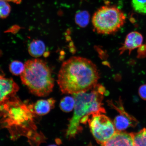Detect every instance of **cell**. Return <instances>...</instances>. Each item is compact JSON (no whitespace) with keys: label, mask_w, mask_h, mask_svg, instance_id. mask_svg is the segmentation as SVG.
<instances>
[{"label":"cell","mask_w":146,"mask_h":146,"mask_svg":"<svg viewBox=\"0 0 146 146\" xmlns=\"http://www.w3.org/2000/svg\"><path fill=\"white\" fill-rule=\"evenodd\" d=\"M36 115L33 104L27 105L15 96L0 104V129H8L12 140L25 137L31 145H39L46 138L38 131Z\"/></svg>","instance_id":"1"},{"label":"cell","mask_w":146,"mask_h":146,"mask_svg":"<svg viewBox=\"0 0 146 146\" xmlns=\"http://www.w3.org/2000/svg\"><path fill=\"white\" fill-rule=\"evenodd\" d=\"M100 78L97 67L90 60L74 56L63 63L57 83L63 94H74L90 90Z\"/></svg>","instance_id":"2"},{"label":"cell","mask_w":146,"mask_h":146,"mask_svg":"<svg viewBox=\"0 0 146 146\" xmlns=\"http://www.w3.org/2000/svg\"><path fill=\"white\" fill-rule=\"evenodd\" d=\"M106 92L105 88L97 84L90 90L74 94L75 100L74 115L68 125L66 132L67 138L75 137L81 132L80 123L85 124L93 114L106 113L103 101Z\"/></svg>","instance_id":"3"},{"label":"cell","mask_w":146,"mask_h":146,"mask_svg":"<svg viewBox=\"0 0 146 146\" xmlns=\"http://www.w3.org/2000/svg\"><path fill=\"white\" fill-rule=\"evenodd\" d=\"M25 64V70L21 75L23 84L35 95L48 96L52 91L54 80L46 63L36 59L28 60Z\"/></svg>","instance_id":"4"},{"label":"cell","mask_w":146,"mask_h":146,"mask_svg":"<svg viewBox=\"0 0 146 146\" xmlns=\"http://www.w3.org/2000/svg\"><path fill=\"white\" fill-rule=\"evenodd\" d=\"M126 16L119 9L113 5H105L95 13L92 23L95 31L98 33L109 35L118 32L123 27Z\"/></svg>","instance_id":"5"},{"label":"cell","mask_w":146,"mask_h":146,"mask_svg":"<svg viewBox=\"0 0 146 146\" xmlns=\"http://www.w3.org/2000/svg\"><path fill=\"white\" fill-rule=\"evenodd\" d=\"M88 123L90 131L97 142L103 145L116 132L113 123L102 114H93Z\"/></svg>","instance_id":"6"},{"label":"cell","mask_w":146,"mask_h":146,"mask_svg":"<svg viewBox=\"0 0 146 146\" xmlns=\"http://www.w3.org/2000/svg\"><path fill=\"white\" fill-rule=\"evenodd\" d=\"M19 87L12 78L0 74V104L15 96Z\"/></svg>","instance_id":"7"},{"label":"cell","mask_w":146,"mask_h":146,"mask_svg":"<svg viewBox=\"0 0 146 146\" xmlns=\"http://www.w3.org/2000/svg\"><path fill=\"white\" fill-rule=\"evenodd\" d=\"M111 106L120 113V115L114 119L113 123L117 131L125 130L129 127L135 125L137 122L133 117L125 112L123 107H117L111 104Z\"/></svg>","instance_id":"8"},{"label":"cell","mask_w":146,"mask_h":146,"mask_svg":"<svg viewBox=\"0 0 146 146\" xmlns=\"http://www.w3.org/2000/svg\"><path fill=\"white\" fill-rule=\"evenodd\" d=\"M103 146H134L132 133L116 131L113 135Z\"/></svg>","instance_id":"9"},{"label":"cell","mask_w":146,"mask_h":146,"mask_svg":"<svg viewBox=\"0 0 146 146\" xmlns=\"http://www.w3.org/2000/svg\"><path fill=\"white\" fill-rule=\"evenodd\" d=\"M143 41L141 34L137 32H133L127 35L123 46L119 49L120 54L128 51L130 54L135 49L141 46Z\"/></svg>","instance_id":"10"},{"label":"cell","mask_w":146,"mask_h":146,"mask_svg":"<svg viewBox=\"0 0 146 146\" xmlns=\"http://www.w3.org/2000/svg\"><path fill=\"white\" fill-rule=\"evenodd\" d=\"M55 103L56 100L53 98L38 100L33 105L34 110L38 115H44L54 108Z\"/></svg>","instance_id":"11"},{"label":"cell","mask_w":146,"mask_h":146,"mask_svg":"<svg viewBox=\"0 0 146 146\" xmlns=\"http://www.w3.org/2000/svg\"><path fill=\"white\" fill-rule=\"evenodd\" d=\"M46 47L42 41L35 40L30 43L28 51L30 55L35 58L39 57L45 53Z\"/></svg>","instance_id":"12"},{"label":"cell","mask_w":146,"mask_h":146,"mask_svg":"<svg viewBox=\"0 0 146 146\" xmlns=\"http://www.w3.org/2000/svg\"><path fill=\"white\" fill-rule=\"evenodd\" d=\"M75 100L73 97L67 96L61 100L60 104V108L64 112H68L74 108Z\"/></svg>","instance_id":"13"},{"label":"cell","mask_w":146,"mask_h":146,"mask_svg":"<svg viewBox=\"0 0 146 146\" xmlns=\"http://www.w3.org/2000/svg\"><path fill=\"white\" fill-rule=\"evenodd\" d=\"M134 146H146V128L137 133H132Z\"/></svg>","instance_id":"14"},{"label":"cell","mask_w":146,"mask_h":146,"mask_svg":"<svg viewBox=\"0 0 146 146\" xmlns=\"http://www.w3.org/2000/svg\"><path fill=\"white\" fill-rule=\"evenodd\" d=\"M90 15L87 11H83L78 12L75 16L76 23L81 27H85L88 25Z\"/></svg>","instance_id":"15"},{"label":"cell","mask_w":146,"mask_h":146,"mask_svg":"<svg viewBox=\"0 0 146 146\" xmlns=\"http://www.w3.org/2000/svg\"><path fill=\"white\" fill-rule=\"evenodd\" d=\"M25 69V64L22 62L15 60L12 62L9 66L10 72L15 76L21 75Z\"/></svg>","instance_id":"16"},{"label":"cell","mask_w":146,"mask_h":146,"mask_svg":"<svg viewBox=\"0 0 146 146\" xmlns=\"http://www.w3.org/2000/svg\"><path fill=\"white\" fill-rule=\"evenodd\" d=\"M132 5L135 11L141 14H146V0H132Z\"/></svg>","instance_id":"17"},{"label":"cell","mask_w":146,"mask_h":146,"mask_svg":"<svg viewBox=\"0 0 146 146\" xmlns=\"http://www.w3.org/2000/svg\"><path fill=\"white\" fill-rule=\"evenodd\" d=\"M11 9L8 2L0 0V18L5 19L8 17L10 14Z\"/></svg>","instance_id":"18"},{"label":"cell","mask_w":146,"mask_h":146,"mask_svg":"<svg viewBox=\"0 0 146 146\" xmlns=\"http://www.w3.org/2000/svg\"><path fill=\"white\" fill-rule=\"evenodd\" d=\"M138 92L140 98L146 100V84L142 85L140 86Z\"/></svg>","instance_id":"19"},{"label":"cell","mask_w":146,"mask_h":146,"mask_svg":"<svg viewBox=\"0 0 146 146\" xmlns=\"http://www.w3.org/2000/svg\"><path fill=\"white\" fill-rule=\"evenodd\" d=\"M7 2H11L17 4H19L22 2V0H3Z\"/></svg>","instance_id":"20"}]
</instances>
